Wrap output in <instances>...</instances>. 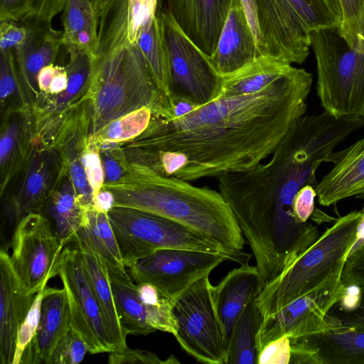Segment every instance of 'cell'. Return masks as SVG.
<instances>
[{
	"mask_svg": "<svg viewBox=\"0 0 364 364\" xmlns=\"http://www.w3.org/2000/svg\"><path fill=\"white\" fill-rule=\"evenodd\" d=\"M312 75L294 67L254 94L217 98L185 116L153 115L117 147L126 162L187 181L250 170L274 152L306 109Z\"/></svg>",
	"mask_w": 364,
	"mask_h": 364,
	"instance_id": "6da1fadb",
	"label": "cell"
},
{
	"mask_svg": "<svg viewBox=\"0 0 364 364\" xmlns=\"http://www.w3.org/2000/svg\"><path fill=\"white\" fill-rule=\"evenodd\" d=\"M364 127L363 117H336L324 111L303 115L266 163L217 178L266 284L319 237L316 226L299 223L293 203L306 185L316 188V171L336 147Z\"/></svg>",
	"mask_w": 364,
	"mask_h": 364,
	"instance_id": "7a4b0ae2",
	"label": "cell"
},
{
	"mask_svg": "<svg viewBox=\"0 0 364 364\" xmlns=\"http://www.w3.org/2000/svg\"><path fill=\"white\" fill-rule=\"evenodd\" d=\"M124 174L102 188L114 196V206L139 209L178 222L220 245L240 265L252 255L244 252L245 237L228 203L209 187L192 185L139 164L119 162Z\"/></svg>",
	"mask_w": 364,
	"mask_h": 364,
	"instance_id": "3957f363",
	"label": "cell"
},
{
	"mask_svg": "<svg viewBox=\"0 0 364 364\" xmlns=\"http://www.w3.org/2000/svg\"><path fill=\"white\" fill-rule=\"evenodd\" d=\"M143 107L166 117L169 103L136 44H126L97 57L90 92L89 137L112 121Z\"/></svg>",
	"mask_w": 364,
	"mask_h": 364,
	"instance_id": "277c9868",
	"label": "cell"
},
{
	"mask_svg": "<svg viewBox=\"0 0 364 364\" xmlns=\"http://www.w3.org/2000/svg\"><path fill=\"white\" fill-rule=\"evenodd\" d=\"M316 92L324 111L364 117V14L311 31Z\"/></svg>",
	"mask_w": 364,
	"mask_h": 364,
	"instance_id": "5b68a950",
	"label": "cell"
},
{
	"mask_svg": "<svg viewBox=\"0 0 364 364\" xmlns=\"http://www.w3.org/2000/svg\"><path fill=\"white\" fill-rule=\"evenodd\" d=\"M363 210L336 219L317 240L274 279L255 302L264 318L318 289L341 281L346 259L357 242Z\"/></svg>",
	"mask_w": 364,
	"mask_h": 364,
	"instance_id": "8992f818",
	"label": "cell"
},
{
	"mask_svg": "<svg viewBox=\"0 0 364 364\" xmlns=\"http://www.w3.org/2000/svg\"><path fill=\"white\" fill-rule=\"evenodd\" d=\"M107 214L126 267L161 249L220 254L237 263V259L217 242L173 220L121 206L113 207Z\"/></svg>",
	"mask_w": 364,
	"mask_h": 364,
	"instance_id": "52a82bcc",
	"label": "cell"
},
{
	"mask_svg": "<svg viewBox=\"0 0 364 364\" xmlns=\"http://www.w3.org/2000/svg\"><path fill=\"white\" fill-rule=\"evenodd\" d=\"M213 287L205 275L173 300V335L188 354L206 364H227L228 346L215 309Z\"/></svg>",
	"mask_w": 364,
	"mask_h": 364,
	"instance_id": "ba28073f",
	"label": "cell"
},
{
	"mask_svg": "<svg viewBox=\"0 0 364 364\" xmlns=\"http://www.w3.org/2000/svg\"><path fill=\"white\" fill-rule=\"evenodd\" d=\"M66 49L69 54L66 89L53 95H38L31 108L33 139L48 148H52L63 126L90 102L96 57L86 49L73 46Z\"/></svg>",
	"mask_w": 364,
	"mask_h": 364,
	"instance_id": "9c48e42d",
	"label": "cell"
},
{
	"mask_svg": "<svg viewBox=\"0 0 364 364\" xmlns=\"http://www.w3.org/2000/svg\"><path fill=\"white\" fill-rule=\"evenodd\" d=\"M156 16L167 54L171 95L186 97L199 105L217 99L220 78L203 53L166 11L157 8Z\"/></svg>",
	"mask_w": 364,
	"mask_h": 364,
	"instance_id": "30bf717a",
	"label": "cell"
},
{
	"mask_svg": "<svg viewBox=\"0 0 364 364\" xmlns=\"http://www.w3.org/2000/svg\"><path fill=\"white\" fill-rule=\"evenodd\" d=\"M346 288L341 280L299 297L264 317L257 336L258 350L282 336L296 338L341 328L330 311L341 299Z\"/></svg>",
	"mask_w": 364,
	"mask_h": 364,
	"instance_id": "8fae6325",
	"label": "cell"
},
{
	"mask_svg": "<svg viewBox=\"0 0 364 364\" xmlns=\"http://www.w3.org/2000/svg\"><path fill=\"white\" fill-rule=\"evenodd\" d=\"M259 30L267 55L291 64L303 63L309 54L316 21L305 0H255Z\"/></svg>",
	"mask_w": 364,
	"mask_h": 364,
	"instance_id": "7c38bea8",
	"label": "cell"
},
{
	"mask_svg": "<svg viewBox=\"0 0 364 364\" xmlns=\"http://www.w3.org/2000/svg\"><path fill=\"white\" fill-rule=\"evenodd\" d=\"M65 246L50 221L40 213L17 222L10 260L28 294H36L47 278L57 276L56 263Z\"/></svg>",
	"mask_w": 364,
	"mask_h": 364,
	"instance_id": "4fadbf2b",
	"label": "cell"
},
{
	"mask_svg": "<svg viewBox=\"0 0 364 364\" xmlns=\"http://www.w3.org/2000/svg\"><path fill=\"white\" fill-rule=\"evenodd\" d=\"M57 275L65 290L70 328L85 341L91 354L113 351L100 309L80 250L65 247L56 263Z\"/></svg>",
	"mask_w": 364,
	"mask_h": 364,
	"instance_id": "5bb4252c",
	"label": "cell"
},
{
	"mask_svg": "<svg viewBox=\"0 0 364 364\" xmlns=\"http://www.w3.org/2000/svg\"><path fill=\"white\" fill-rule=\"evenodd\" d=\"M226 257L220 254L185 249H161L127 268L136 284L149 283L174 300L191 284L209 275Z\"/></svg>",
	"mask_w": 364,
	"mask_h": 364,
	"instance_id": "9a60e30c",
	"label": "cell"
},
{
	"mask_svg": "<svg viewBox=\"0 0 364 364\" xmlns=\"http://www.w3.org/2000/svg\"><path fill=\"white\" fill-rule=\"evenodd\" d=\"M61 160L55 149L33 139L28 159L20 173L18 187L10 201L16 222L46 205L59 178Z\"/></svg>",
	"mask_w": 364,
	"mask_h": 364,
	"instance_id": "2e32d148",
	"label": "cell"
},
{
	"mask_svg": "<svg viewBox=\"0 0 364 364\" xmlns=\"http://www.w3.org/2000/svg\"><path fill=\"white\" fill-rule=\"evenodd\" d=\"M159 0H108L98 16L95 57L126 44H136L156 15Z\"/></svg>",
	"mask_w": 364,
	"mask_h": 364,
	"instance_id": "e0dca14e",
	"label": "cell"
},
{
	"mask_svg": "<svg viewBox=\"0 0 364 364\" xmlns=\"http://www.w3.org/2000/svg\"><path fill=\"white\" fill-rule=\"evenodd\" d=\"M25 43L14 51L23 95V107L32 108L38 93L37 76L46 66L53 64L63 43V31L53 29L50 22L27 18Z\"/></svg>",
	"mask_w": 364,
	"mask_h": 364,
	"instance_id": "ac0fdd59",
	"label": "cell"
},
{
	"mask_svg": "<svg viewBox=\"0 0 364 364\" xmlns=\"http://www.w3.org/2000/svg\"><path fill=\"white\" fill-rule=\"evenodd\" d=\"M232 0H159L182 31L205 55L214 51Z\"/></svg>",
	"mask_w": 364,
	"mask_h": 364,
	"instance_id": "d6986e66",
	"label": "cell"
},
{
	"mask_svg": "<svg viewBox=\"0 0 364 364\" xmlns=\"http://www.w3.org/2000/svg\"><path fill=\"white\" fill-rule=\"evenodd\" d=\"M290 345L289 364H364V331L341 328L291 338Z\"/></svg>",
	"mask_w": 364,
	"mask_h": 364,
	"instance_id": "ffe728a7",
	"label": "cell"
},
{
	"mask_svg": "<svg viewBox=\"0 0 364 364\" xmlns=\"http://www.w3.org/2000/svg\"><path fill=\"white\" fill-rule=\"evenodd\" d=\"M203 55L220 79L232 75L262 55L239 0H232L214 51L210 55Z\"/></svg>",
	"mask_w": 364,
	"mask_h": 364,
	"instance_id": "44dd1931",
	"label": "cell"
},
{
	"mask_svg": "<svg viewBox=\"0 0 364 364\" xmlns=\"http://www.w3.org/2000/svg\"><path fill=\"white\" fill-rule=\"evenodd\" d=\"M0 361L13 364L17 334L36 296L28 294L15 273L8 252L0 251Z\"/></svg>",
	"mask_w": 364,
	"mask_h": 364,
	"instance_id": "7402d4cb",
	"label": "cell"
},
{
	"mask_svg": "<svg viewBox=\"0 0 364 364\" xmlns=\"http://www.w3.org/2000/svg\"><path fill=\"white\" fill-rule=\"evenodd\" d=\"M265 284L257 267L245 264L230 271L213 287L215 309L228 346L242 311L256 300Z\"/></svg>",
	"mask_w": 364,
	"mask_h": 364,
	"instance_id": "603a6c76",
	"label": "cell"
},
{
	"mask_svg": "<svg viewBox=\"0 0 364 364\" xmlns=\"http://www.w3.org/2000/svg\"><path fill=\"white\" fill-rule=\"evenodd\" d=\"M327 162L333 166L316 188L321 205L330 206L345 198L364 196V136L339 151H333Z\"/></svg>",
	"mask_w": 364,
	"mask_h": 364,
	"instance_id": "cb8c5ba5",
	"label": "cell"
},
{
	"mask_svg": "<svg viewBox=\"0 0 364 364\" xmlns=\"http://www.w3.org/2000/svg\"><path fill=\"white\" fill-rule=\"evenodd\" d=\"M34 138L33 115L29 107L18 105L5 112L0 136V191L2 196L21 171Z\"/></svg>",
	"mask_w": 364,
	"mask_h": 364,
	"instance_id": "d4e9b609",
	"label": "cell"
},
{
	"mask_svg": "<svg viewBox=\"0 0 364 364\" xmlns=\"http://www.w3.org/2000/svg\"><path fill=\"white\" fill-rule=\"evenodd\" d=\"M68 301L63 289L46 287L38 326L22 363L47 364L59 341L70 329Z\"/></svg>",
	"mask_w": 364,
	"mask_h": 364,
	"instance_id": "484cf974",
	"label": "cell"
},
{
	"mask_svg": "<svg viewBox=\"0 0 364 364\" xmlns=\"http://www.w3.org/2000/svg\"><path fill=\"white\" fill-rule=\"evenodd\" d=\"M76 248L81 252L111 347L113 351L124 349L127 347L126 339L128 335L120 321L107 265L94 252L82 247Z\"/></svg>",
	"mask_w": 364,
	"mask_h": 364,
	"instance_id": "4316f807",
	"label": "cell"
},
{
	"mask_svg": "<svg viewBox=\"0 0 364 364\" xmlns=\"http://www.w3.org/2000/svg\"><path fill=\"white\" fill-rule=\"evenodd\" d=\"M291 63L271 55H262L231 75L220 79L218 98L256 93L289 73Z\"/></svg>",
	"mask_w": 364,
	"mask_h": 364,
	"instance_id": "83f0119b",
	"label": "cell"
},
{
	"mask_svg": "<svg viewBox=\"0 0 364 364\" xmlns=\"http://www.w3.org/2000/svg\"><path fill=\"white\" fill-rule=\"evenodd\" d=\"M122 326L127 335L147 336L156 330L146 321L137 284L127 267H107Z\"/></svg>",
	"mask_w": 364,
	"mask_h": 364,
	"instance_id": "f1b7e54d",
	"label": "cell"
},
{
	"mask_svg": "<svg viewBox=\"0 0 364 364\" xmlns=\"http://www.w3.org/2000/svg\"><path fill=\"white\" fill-rule=\"evenodd\" d=\"M72 242L76 247L94 252L107 267H126L106 213L99 212L93 207L85 210Z\"/></svg>",
	"mask_w": 364,
	"mask_h": 364,
	"instance_id": "f546056e",
	"label": "cell"
},
{
	"mask_svg": "<svg viewBox=\"0 0 364 364\" xmlns=\"http://www.w3.org/2000/svg\"><path fill=\"white\" fill-rule=\"evenodd\" d=\"M46 206L53 221L57 236L65 245L72 242L82 223L84 211L77 202L72 182L63 168Z\"/></svg>",
	"mask_w": 364,
	"mask_h": 364,
	"instance_id": "4dcf8cb0",
	"label": "cell"
},
{
	"mask_svg": "<svg viewBox=\"0 0 364 364\" xmlns=\"http://www.w3.org/2000/svg\"><path fill=\"white\" fill-rule=\"evenodd\" d=\"M63 43L92 52L95 55L98 18L91 0H67L63 8Z\"/></svg>",
	"mask_w": 364,
	"mask_h": 364,
	"instance_id": "1f68e13d",
	"label": "cell"
},
{
	"mask_svg": "<svg viewBox=\"0 0 364 364\" xmlns=\"http://www.w3.org/2000/svg\"><path fill=\"white\" fill-rule=\"evenodd\" d=\"M263 318L255 300L245 307L228 345L227 364H257V336Z\"/></svg>",
	"mask_w": 364,
	"mask_h": 364,
	"instance_id": "d6a6232c",
	"label": "cell"
},
{
	"mask_svg": "<svg viewBox=\"0 0 364 364\" xmlns=\"http://www.w3.org/2000/svg\"><path fill=\"white\" fill-rule=\"evenodd\" d=\"M136 44L148 65L159 90L168 101L171 96L168 63L161 25L156 15L153 21L139 33Z\"/></svg>",
	"mask_w": 364,
	"mask_h": 364,
	"instance_id": "836d02e7",
	"label": "cell"
},
{
	"mask_svg": "<svg viewBox=\"0 0 364 364\" xmlns=\"http://www.w3.org/2000/svg\"><path fill=\"white\" fill-rule=\"evenodd\" d=\"M154 112L143 107L119 117L89 137L88 143L96 145L99 150L112 149L119 144L134 139L149 125Z\"/></svg>",
	"mask_w": 364,
	"mask_h": 364,
	"instance_id": "e575fe53",
	"label": "cell"
},
{
	"mask_svg": "<svg viewBox=\"0 0 364 364\" xmlns=\"http://www.w3.org/2000/svg\"><path fill=\"white\" fill-rule=\"evenodd\" d=\"M137 287L149 325L156 331L174 335L177 325L173 313V300L151 284L141 283Z\"/></svg>",
	"mask_w": 364,
	"mask_h": 364,
	"instance_id": "d590c367",
	"label": "cell"
},
{
	"mask_svg": "<svg viewBox=\"0 0 364 364\" xmlns=\"http://www.w3.org/2000/svg\"><path fill=\"white\" fill-rule=\"evenodd\" d=\"M50 279V277L47 278L36 293L33 303L19 328L13 364L22 363L31 348L39 323L43 292Z\"/></svg>",
	"mask_w": 364,
	"mask_h": 364,
	"instance_id": "8d00e7d4",
	"label": "cell"
},
{
	"mask_svg": "<svg viewBox=\"0 0 364 364\" xmlns=\"http://www.w3.org/2000/svg\"><path fill=\"white\" fill-rule=\"evenodd\" d=\"M18 98L23 106V99L18 79L14 51H0V100L3 108L12 95Z\"/></svg>",
	"mask_w": 364,
	"mask_h": 364,
	"instance_id": "74e56055",
	"label": "cell"
},
{
	"mask_svg": "<svg viewBox=\"0 0 364 364\" xmlns=\"http://www.w3.org/2000/svg\"><path fill=\"white\" fill-rule=\"evenodd\" d=\"M87 353V344L70 328L58 343L47 364H77Z\"/></svg>",
	"mask_w": 364,
	"mask_h": 364,
	"instance_id": "f35d334b",
	"label": "cell"
},
{
	"mask_svg": "<svg viewBox=\"0 0 364 364\" xmlns=\"http://www.w3.org/2000/svg\"><path fill=\"white\" fill-rule=\"evenodd\" d=\"M81 161L95 197L105 183L103 164L98 147L87 143L82 152Z\"/></svg>",
	"mask_w": 364,
	"mask_h": 364,
	"instance_id": "ab89813d",
	"label": "cell"
},
{
	"mask_svg": "<svg viewBox=\"0 0 364 364\" xmlns=\"http://www.w3.org/2000/svg\"><path fill=\"white\" fill-rule=\"evenodd\" d=\"M108 358L109 364H172L179 363L173 355L162 360L154 353L138 348L132 349L128 347L110 352Z\"/></svg>",
	"mask_w": 364,
	"mask_h": 364,
	"instance_id": "60d3db41",
	"label": "cell"
},
{
	"mask_svg": "<svg viewBox=\"0 0 364 364\" xmlns=\"http://www.w3.org/2000/svg\"><path fill=\"white\" fill-rule=\"evenodd\" d=\"M290 339L282 336L265 345L258 353L257 364H289Z\"/></svg>",
	"mask_w": 364,
	"mask_h": 364,
	"instance_id": "b9f144b4",
	"label": "cell"
},
{
	"mask_svg": "<svg viewBox=\"0 0 364 364\" xmlns=\"http://www.w3.org/2000/svg\"><path fill=\"white\" fill-rule=\"evenodd\" d=\"M341 280L346 286H364V242L349 254Z\"/></svg>",
	"mask_w": 364,
	"mask_h": 364,
	"instance_id": "7bdbcfd3",
	"label": "cell"
},
{
	"mask_svg": "<svg viewBox=\"0 0 364 364\" xmlns=\"http://www.w3.org/2000/svg\"><path fill=\"white\" fill-rule=\"evenodd\" d=\"M0 51H14L20 48L28 36V29L14 21H0Z\"/></svg>",
	"mask_w": 364,
	"mask_h": 364,
	"instance_id": "ee69618b",
	"label": "cell"
},
{
	"mask_svg": "<svg viewBox=\"0 0 364 364\" xmlns=\"http://www.w3.org/2000/svg\"><path fill=\"white\" fill-rule=\"evenodd\" d=\"M316 197V187L311 185H306L299 191L293 203L294 218L298 223H306L311 218L314 210Z\"/></svg>",
	"mask_w": 364,
	"mask_h": 364,
	"instance_id": "f6af8a7d",
	"label": "cell"
},
{
	"mask_svg": "<svg viewBox=\"0 0 364 364\" xmlns=\"http://www.w3.org/2000/svg\"><path fill=\"white\" fill-rule=\"evenodd\" d=\"M67 0H28L26 17L50 22L64 8ZM25 18V19H26Z\"/></svg>",
	"mask_w": 364,
	"mask_h": 364,
	"instance_id": "bcb514c9",
	"label": "cell"
},
{
	"mask_svg": "<svg viewBox=\"0 0 364 364\" xmlns=\"http://www.w3.org/2000/svg\"><path fill=\"white\" fill-rule=\"evenodd\" d=\"M359 287V299L353 309L332 314L337 318L342 328L364 331V286Z\"/></svg>",
	"mask_w": 364,
	"mask_h": 364,
	"instance_id": "7dc6e473",
	"label": "cell"
},
{
	"mask_svg": "<svg viewBox=\"0 0 364 364\" xmlns=\"http://www.w3.org/2000/svg\"><path fill=\"white\" fill-rule=\"evenodd\" d=\"M28 0H0V21H23L28 14Z\"/></svg>",
	"mask_w": 364,
	"mask_h": 364,
	"instance_id": "c3c4849f",
	"label": "cell"
},
{
	"mask_svg": "<svg viewBox=\"0 0 364 364\" xmlns=\"http://www.w3.org/2000/svg\"><path fill=\"white\" fill-rule=\"evenodd\" d=\"M247 22L254 34L257 49L260 55H267L263 38L259 30L255 0H239Z\"/></svg>",
	"mask_w": 364,
	"mask_h": 364,
	"instance_id": "681fc988",
	"label": "cell"
},
{
	"mask_svg": "<svg viewBox=\"0 0 364 364\" xmlns=\"http://www.w3.org/2000/svg\"><path fill=\"white\" fill-rule=\"evenodd\" d=\"M100 153L105 173V183L114 182L120 179L124 174V169L111 150H100Z\"/></svg>",
	"mask_w": 364,
	"mask_h": 364,
	"instance_id": "f907efd6",
	"label": "cell"
},
{
	"mask_svg": "<svg viewBox=\"0 0 364 364\" xmlns=\"http://www.w3.org/2000/svg\"><path fill=\"white\" fill-rule=\"evenodd\" d=\"M168 116L165 118H178L192 112L200 105L193 100L178 95H171L169 97Z\"/></svg>",
	"mask_w": 364,
	"mask_h": 364,
	"instance_id": "816d5d0a",
	"label": "cell"
},
{
	"mask_svg": "<svg viewBox=\"0 0 364 364\" xmlns=\"http://www.w3.org/2000/svg\"><path fill=\"white\" fill-rule=\"evenodd\" d=\"M339 1L342 11L343 21L356 18L364 14V0Z\"/></svg>",
	"mask_w": 364,
	"mask_h": 364,
	"instance_id": "f5cc1de1",
	"label": "cell"
},
{
	"mask_svg": "<svg viewBox=\"0 0 364 364\" xmlns=\"http://www.w3.org/2000/svg\"><path fill=\"white\" fill-rule=\"evenodd\" d=\"M114 206V196L107 189L102 188L94 197L93 208L99 212L108 213Z\"/></svg>",
	"mask_w": 364,
	"mask_h": 364,
	"instance_id": "db71d44e",
	"label": "cell"
},
{
	"mask_svg": "<svg viewBox=\"0 0 364 364\" xmlns=\"http://www.w3.org/2000/svg\"><path fill=\"white\" fill-rule=\"evenodd\" d=\"M363 242H364V211H363V216H362V218L360 220V225H359V227H358L357 242L354 245V246L352 248L350 252L353 250L357 248Z\"/></svg>",
	"mask_w": 364,
	"mask_h": 364,
	"instance_id": "11a10c76",
	"label": "cell"
},
{
	"mask_svg": "<svg viewBox=\"0 0 364 364\" xmlns=\"http://www.w3.org/2000/svg\"><path fill=\"white\" fill-rule=\"evenodd\" d=\"M92 2V4L94 6V8L96 11L97 18L99 16V14L100 13L101 10L105 5V4L107 2L108 0H91Z\"/></svg>",
	"mask_w": 364,
	"mask_h": 364,
	"instance_id": "9f6ffc18",
	"label": "cell"
}]
</instances>
